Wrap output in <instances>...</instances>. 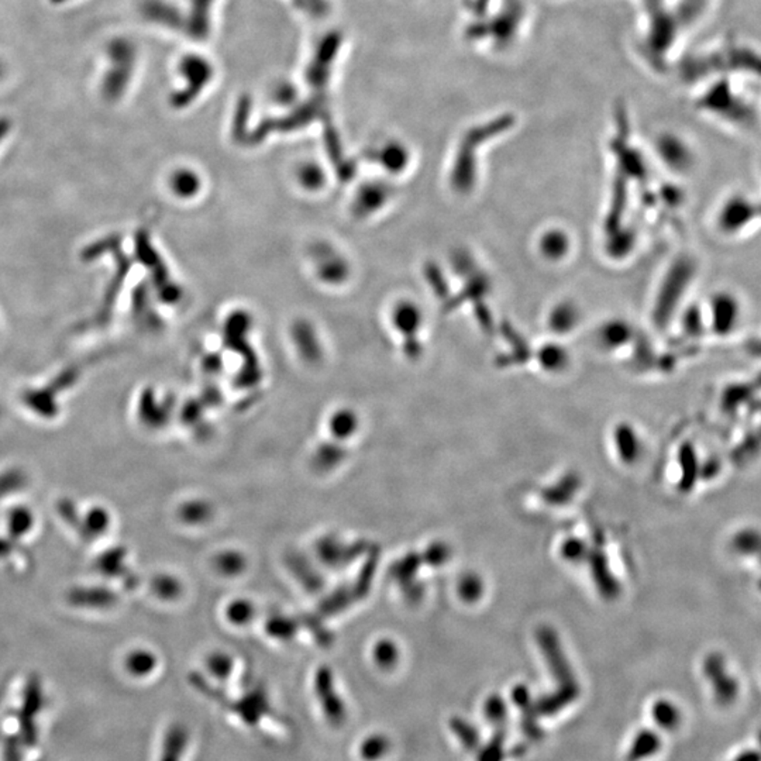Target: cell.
<instances>
[{"label": "cell", "mask_w": 761, "mask_h": 761, "mask_svg": "<svg viewBox=\"0 0 761 761\" xmlns=\"http://www.w3.org/2000/svg\"><path fill=\"white\" fill-rule=\"evenodd\" d=\"M702 672L717 705L729 708L739 699L742 685L733 669H730L729 661L725 654L719 651L708 654L702 663Z\"/></svg>", "instance_id": "1"}, {"label": "cell", "mask_w": 761, "mask_h": 761, "mask_svg": "<svg viewBox=\"0 0 761 761\" xmlns=\"http://www.w3.org/2000/svg\"><path fill=\"white\" fill-rule=\"evenodd\" d=\"M316 694L321 701L324 718L332 727H342L346 722V705L342 698L334 692L333 681L329 669H321L316 677Z\"/></svg>", "instance_id": "2"}, {"label": "cell", "mask_w": 761, "mask_h": 761, "mask_svg": "<svg viewBox=\"0 0 761 761\" xmlns=\"http://www.w3.org/2000/svg\"><path fill=\"white\" fill-rule=\"evenodd\" d=\"M42 704L40 685L33 681L25 689L24 702H23L22 712H20V730H22V740L25 746H34L37 742L35 717L42 709Z\"/></svg>", "instance_id": "3"}, {"label": "cell", "mask_w": 761, "mask_h": 761, "mask_svg": "<svg viewBox=\"0 0 761 761\" xmlns=\"http://www.w3.org/2000/svg\"><path fill=\"white\" fill-rule=\"evenodd\" d=\"M225 705H227L248 727H257L260 720L271 712L270 702L263 689L246 695L235 704L225 702Z\"/></svg>", "instance_id": "4"}, {"label": "cell", "mask_w": 761, "mask_h": 761, "mask_svg": "<svg viewBox=\"0 0 761 761\" xmlns=\"http://www.w3.org/2000/svg\"><path fill=\"white\" fill-rule=\"evenodd\" d=\"M730 549L739 557L755 560L761 565V529L746 526L737 529L730 537Z\"/></svg>", "instance_id": "5"}, {"label": "cell", "mask_w": 761, "mask_h": 761, "mask_svg": "<svg viewBox=\"0 0 761 761\" xmlns=\"http://www.w3.org/2000/svg\"><path fill=\"white\" fill-rule=\"evenodd\" d=\"M189 742V732L182 723H174L169 727L162 742L159 761H182Z\"/></svg>", "instance_id": "6"}, {"label": "cell", "mask_w": 761, "mask_h": 761, "mask_svg": "<svg viewBox=\"0 0 761 761\" xmlns=\"http://www.w3.org/2000/svg\"><path fill=\"white\" fill-rule=\"evenodd\" d=\"M651 718L657 727L667 732H674L682 723V712L679 705L669 699H660L651 708Z\"/></svg>", "instance_id": "7"}, {"label": "cell", "mask_w": 761, "mask_h": 761, "mask_svg": "<svg viewBox=\"0 0 761 761\" xmlns=\"http://www.w3.org/2000/svg\"><path fill=\"white\" fill-rule=\"evenodd\" d=\"M660 748H661L660 736L656 732L646 729L643 732H639V735L634 737L633 745H631V752H629V758L631 761L646 760V758L657 755Z\"/></svg>", "instance_id": "8"}, {"label": "cell", "mask_w": 761, "mask_h": 761, "mask_svg": "<svg viewBox=\"0 0 761 761\" xmlns=\"http://www.w3.org/2000/svg\"><path fill=\"white\" fill-rule=\"evenodd\" d=\"M390 740L388 736L375 733L368 736L360 746V757L364 761H380L390 753Z\"/></svg>", "instance_id": "9"}, {"label": "cell", "mask_w": 761, "mask_h": 761, "mask_svg": "<svg viewBox=\"0 0 761 761\" xmlns=\"http://www.w3.org/2000/svg\"><path fill=\"white\" fill-rule=\"evenodd\" d=\"M152 669H154V660L147 654H137V656L131 657L130 661H129V669L136 676L149 674Z\"/></svg>", "instance_id": "10"}, {"label": "cell", "mask_w": 761, "mask_h": 761, "mask_svg": "<svg viewBox=\"0 0 761 761\" xmlns=\"http://www.w3.org/2000/svg\"><path fill=\"white\" fill-rule=\"evenodd\" d=\"M454 729H456L457 735L460 736L461 742L467 746V747L473 748L476 746V743L478 742V735L477 732L469 733L473 730V727H468L467 725L466 720L463 722L454 723Z\"/></svg>", "instance_id": "11"}, {"label": "cell", "mask_w": 761, "mask_h": 761, "mask_svg": "<svg viewBox=\"0 0 761 761\" xmlns=\"http://www.w3.org/2000/svg\"><path fill=\"white\" fill-rule=\"evenodd\" d=\"M210 669H212L213 674L216 677H219V679H225V677L228 676V672L232 669V664L228 661L226 657H213L210 660Z\"/></svg>", "instance_id": "12"}, {"label": "cell", "mask_w": 761, "mask_h": 761, "mask_svg": "<svg viewBox=\"0 0 761 761\" xmlns=\"http://www.w3.org/2000/svg\"><path fill=\"white\" fill-rule=\"evenodd\" d=\"M5 761H22V743L17 737H10L5 746Z\"/></svg>", "instance_id": "13"}, {"label": "cell", "mask_w": 761, "mask_h": 761, "mask_svg": "<svg viewBox=\"0 0 761 761\" xmlns=\"http://www.w3.org/2000/svg\"><path fill=\"white\" fill-rule=\"evenodd\" d=\"M486 715L492 720L501 719L505 715L504 704L499 699H492L486 704Z\"/></svg>", "instance_id": "14"}, {"label": "cell", "mask_w": 761, "mask_h": 761, "mask_svg": "<svg viewBox=\"0 0 761 761\" xmlns=\"http://www.w3.org/2000/svg\"><path fill=\"white\" fill-rule=\"evenodd\" d=\"M732 761H761V753L758 748H745L742 752L736 753Z\"/></svg>", "instance_id": "15"}, {"label": "cell", "mask_w": 761, "mask_h": 761, "mask_svg": "<svg viewBox=\"0 0 761 761\" xmlns=\"http://www.w3.org/2000/svg\"><path fill=\"white\" fill-rule=\"evenodd\" d=\"M53 2H54V4H63L65 0H53Z\"/></svg>", "instance_id": "16"}, {"label": "cell", "mask_w": 761, "mask_h": 761, "mask_svg": "<svg viewBox=\"0 0 761 761\" xmlns=\"http://www.w3.org/2000/svg\"><path fill=\"white\" fill-rule=\"evenodd\" d=\"M2 75H4V67L0 65V78H2Z\"/></svg>", "instance_id": "17"}, {"label": "cell", "mask_w": 761, "mask_h": 761, "mask_svg": "<svg viewBox=\"0 0 761 761\" xmlns=\"http://www.w3.org/2000/svg\"><path fill=\"white\" fill-rule=\"evenodd\" d=\"M758 750H760V753H761V733H760V747H758Z\"/></svg>", "instance_id": "18"}, {"label": "cell", "mask_w": 761, "mask_h": 761, "mask_svg": "<svg viewBox=\"0 0 761 761\" xmlns=\"http://www.w3.org/2000/svg\"><path fill=\"white\" fill-rule=\"evenodd\" d=\"M758 585H760V590H761V581H760V583H758Z\"/></svg>", "instance_id": "19"}]
</instances>
